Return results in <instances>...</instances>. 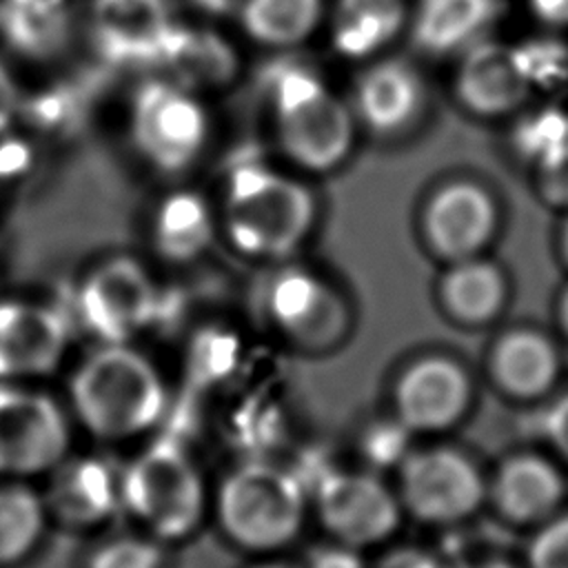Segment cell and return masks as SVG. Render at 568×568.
I'll return each instance as SVG.
<instances>
[{"label": "cell", "mask_w": 568, "mask_h": 568, "mask_svg": "<svg viewBox=\"0 0 568 568\" xmlns=\"http://www.w3.org/2000/svg\"><path fill=\"white\" fill-rule=\"evenodd\" d=\"M78 419L102 439H126L151 428L166 404L155 366L124 342H106L71 377Z\"/></svg>", "instance_id": "cell-1"}, {"label": "cell", "mask_w": 568, "mask_h": 568, "mask_svg": "<svg viewBox=\"0 0 568 568\" xmlns=\"http://www.w3.org/2000/svg\"><path fill=\"white\" fill-rule=\"evenodd\" d=\"M315 200L297 180L262 164L237 166L226 184L224 229L248 257L280 260L311 233Z\"/></svg>", "instance_id": "cell-2"}, {"label": "cell", "mask_w": 568, "mask_h": 568, "mask_svg": "<svg viewBox=\"0 0 568 568\" xmlns=\"http://www.w3.org/2000/svg\"><path fill=\"white\" fill-rule=\"evenodd\" d=\"M275 131L284 153L304 169L331 171L353 146L348 106L304 67H286L271 82Z\"/></svg>", "instance_id": "cell-3"}, {"label": "cell", "mask_w": 568, "mask_h": 568, "mask_svg": "<svg viewBox=\"0 0 568 568\" xmlns=\"http://www.w3.org/2000/svg\"><path fill=\"white\" fill-rule=\"evenodd\" d=\"M304 515L306 495L302 484L275 464H242L226 475L217 493L222 530L248 550L286 546L302 530Z\"/></svg>", "instance_id": "cell-4"}, {"label": "cell", "mask_w": 568, "mask_h": 568, "mask_svg": "<svg viewBox=\"0 0 568 568\" xmlns=\"http://www.w3.org/2000/svg\"><path fill=\"white\" fill-rule=\"evenodd\" d=\"M120 501L155 539H182L204 517L206 488L184 450L158 444L120 475Z\"/></svg>", "instance_id": "cell-5"}, {"label": "cell", "mask_w": 568, "mask_h": 568, "mask_svg": "<svg viewBox=\"0 0 568 568\" xmlns=\"http://www.w3.org/2000/svg\"><path fill=\"white\" fill-rule=\"evenodd\" d=\"M131 135L142 158L173 173L186 169L204 149L209 118L186 87L158 78L144 82L131 104Z\"/></svg>", "instance_id": "cell-6"}, {"label": "cell", "mask_w": 568, "mask_h": 568, "mask_svg": "<svg viewBox=\"0 0 568 568\" xmlns=\"http://www.w3.org/2000/svg\"><path fill=\"white\" fill-rule=\"evenodd\" d=\"M69 422L44 393L0 390V475L29 477L53 470L69 448Z\"/></svg>", "instance_id": "cell-7"}, {"label": "cell", "mask_w": 568, "mask_h": 568, "mask_svg": "<svg viewBox=\"0 0 568 568\" xmlns=\"http://www.w3.org/2000/svg\"><path fill=\"white\" fill-rule=\"evenodd\" d=\"M158 304L149 273L131 257H109L82 282L78 311L84 326L104 342H124L142 331Z\"/></svg>", "instance_id": "cell-8"}, {"label": "cell", "mask_w": 568, "mask_h": 568, "mask_svg": "<svg viewBox=\"0 0 568 568\" xmlns=\"http://www.w3.org/2000/svg\"><path fill=\"white\" fill-rule=\"evenodd\" d=\"M315 508L322 526L337 544L368 548L395 532L402 504L375 475L335 473L320 484Z\"/></svg>", "instance_id": "cell-9"}, {"label": "cell", "mask_w": 568, "mask_h": 568, "mask_svg": "<svg viewBox=\"0 0 568 568\" xmlns=\"http://www.w3.org/2000/svg\"><path fill=\"white\" fill-rule=\"evenodd\" d=\"M484 497L477 468L457 450L428 448L404 459L399 504L424 521H455L470 515Z\"/></svg>", "instance_id": "cell-10"}, {"label": "cell", "mask_w": 568, "mask_h": 568, "mask_svg": "<svg viewBox=\"0 0 568 568\" xmlns=\"http://www.w3.org/2000/svg\"><path fill=\"white\" fill-rule=\"evenodd\" d=\"M266 311L273 324L306 351L331 348L348 331L344 300L320 277L300 268L280 271L271 280Z\"/></svg>", "instance_id": "cell-11"}, {"label": "cell", "mask_w": 568, "mask_h": 568, "mask_svg": "<svg viewBox=\"0 0 568 568\" xmlns=\"http://www.w3.org/2000/svg\"><path fill=\"white\" fill-rule=\"evenodd\" d=\"M175 20L169 0H93L98 49L118 64H158Z\"/></svg>", "instance_id": "cell-12"}, {"label": "cell", "mask_w": 568, "mask_h": 568, "mask_svg": "<svg viewBox=\"0 0 568 568\" xmlns=\"http://www.w3.org/2000/svg\"><path fill=\"white\" fill-rule=\"evenodd\" d=\"M62 315L33 302L0 304V377L27 379L51 373L67 348Z\"/></svg>", "instance_id": "cell-13"}, {"label": "cell", "mask_w": 568, "mask_h": 568, "mask_svg": "<svg viewBox=\"0 0 568 568\" xmlns=\"http://www.w3.org/2000/svg\"><path fill=\"white\" fill-rule=\"evenodd\" d=\"M470 399V384L459 364L446 357H424L410 364L395 386L399 424L433 433L455 424Z\"/></svg>", "instance_id": "cell-14"}, {"label": "cell", "mask_w": 568, "mask_h": 568, "mask_svg": "<svg viewBox=\"0 0 568 568\" xmlns=\"http://www.w3.org/2000/svg\"><path fill=\"white\" fill-rule=\"evenodd\" d=\"M495 202L477 184L455 182L439 189L424 213L430 246L450 260L473 257L493 235Z\"/></svg>", "instance_id": "cell-15"}, {"label": "cell", "mask_w": 568, "mask_h": 568, "mask_svg": "<svg viewBox=\"0 0 568 568\" xmlns=\"http://www.w3.org/2000/svg\"><path fill=\"white\" fill-rule=\"evenodd\" d=\"M530 80L515 49L501 44H477L468 51L457 73L462 102L484 115L517 106L528 93Z\"/></svg>", "instance_id": "cell-16"}, {"label": "cell", "mask_w": 568, "mask_h": 568, "mask_svg": "<svg viewBox=\"0 0 568 568\" xmlns=\"http://www.w3.org/2000/svg\"><path fill=\"white\" fill-rule=\"evenodd\" d=\"M44 504L60 521L69 526H93L109 517L118 504H122L120 477L95 459H62L53 468V481Z\"/></svg>", "instance_id": "cell-17"}, {"label": "cell", "mask_w": 568, "mask_h": 568, "mask_svg": "<svg viewBox=\"0 0 568 568\" xmlns=\"http://www.w3.org/2000/svg\"><path fill=\"white\" fill-rule=\"evenodd\" d=\"M422 80L408 62L382 60L364 71L355 89L359 118L377 133L404 129L422 106Z\"/></svg>", "instance_id": "cell-18"}, {"label": "cell", "mask_w": 568, "mask_h": 568, "mask_svg": "<svg viewBox=\"0 0 568 568\" xmlns=\"http://www.w3.org/2000/svg\"><path fill=\"white\" fill-rule=\"evenodd\" d=\"M404 18V0H337L331 38L342 55L368 58L399 33Z\"/></svg>", "instance_id": "cell-19"}, {"label": "cell", "mask_w": 568, "mask_h": 568, "mask_svg": "<svg viewBox=\"0 0 568 568\" xmlns=\"http://www.w3.org/2000/svg\"><path fill=\"white\" fill-rule=\"evenodd\" d=\"M158 67L169 71V80L193 91L200 87H217L233 78L235 53L211 31L175 27Z\"/></svg>", "instance_id": "cell-20"}, {"label": "cell", "mask_w": 568, "mask_h": 568, "mask_svg": "<svg viewBox=\"0 0 568 568\" xmlns=\"http://www.w3.org/2000/svg\"><path fill=\"white\" fill-rule=\"evenodd\" d=\"M495 9L497 0H419L413 36L422 49L446 53L473 42Z\"/></svg>", "instance_id": "cell-21"}, {"label": "cell", "mask_w": 568, "mask_h": 568, "mask_svg": "<svg viewBox=\"0 0 568 568\" xmlns=\"http://www.w3.org/2000/svg\"><path fill=\"white\" fill-rule=\"evenodd\" d=\"M495 493L501 510L524 521L550 513L561 499L564 484L546 459L521 455L504 464Z\"/></svg>", "instance_id": "cell-22"}, {"label": "cell", "mask_w": 568, "mask_h": 568, "mask_svg": "<svg viewBox=\"0 0 568 568\" xmlns=\"http://www.w3.org/2000/svg\"><path fill=\"white\" fill-rule=\"evenodd\" d=\"M557 368L555 346L535 331H515L495 351V373L515 395L544 393L552 384Z\"/></svg>", "instance_id": "cell-23"}, {"label": "cell", "mask_w": 568, "mask_h": 568, "mask_svg": "<svg viewBox=\"0 0 568 568\" xmlns=\"http://www.w3.org/2000/svg\"><path fill=\"white\" fill-rule=\"evenodd\" d=\"M506 295V284L497 266L466 257L457 260L442 282L446 308L464 322H484L493 317Z\"/></svg>", "instance_id": "cell-24"}, {"label": "cell", "mask_w": 568, "mask_h": 568, "mask_svg": "<svg viewBox=\"0 0 568 568\" xmlns=\"http://www.w3.org/2000/svg\"><path fill=\"white\" fill-rule=\"evenodd\" d=\"M324 0H244V31L266 47H293L320 24Z\"/></svg>", "instance_id": "cell-25"}, {"label": "cell", "mask_w": 568, "mask_h": 568, "mask_svg": "<svg viewBox=\"0 0 568 568\" xmlns=\"http://www.w3.org/2000/svg\"><path fill=\"white\" fill-rule=\"evenodd\" d=\"M47 504L20 484L0 486V566L24 559L44 532Z\"/></svg>", "instance_id": "cell-26"}, {"label": "cell", "mask_w": 568, "mask_h": 568, "mask_svg": "<svg viewBox=\"0 0 568 568\" xmlns=\"http://www.w3.org/2000/svg\"><path fill=\"white\" fill-rule=\"evenodd\" d=\"M213 226L206 204L191 195L178 193L169 197L155 220V240L160 251L173 260L197 255L211 240Z\"/></svg>", "instance_id": "cell-27"}, {"label": "cell", "mask_w": 568, "mask_h": 568, "mask_svg": "<svg viewBox=\"0 0 568 568\" xmlns=\"http://www.w3.org/2000/svg\"><path fill=\"white\" fill-rule=\"evenodd\" d=\"M2 22L22 49L44 51L62 36L64 13L58 0H7Z\"/></svg>", "instance_id": "cell-28"}, {"label": "cell", "mask_w": 568, "mask_h": 568, "mask_svg": "<svg viewBox=\"0 0 568 568\" xmlns=\"http://www.w3.org/2000/svg\"><path fill=\"white\" fill-rule=\"evenodd\" d=\"M517 142L528 158L544 166L568 153V118L559 111L530 115V120L519 126Z\"/></svg>", "instance_id": "cell-29"}, {"label": "cell", "mask_w": 568, "mask_h": 568, "mask_svg": "<svg viewBox=\"0 0 568 568\" xmlns=\"http://www.w3.org/2000/svg\"><path fill=\"white\" fill-rule=\"evenodd\" d=\"M87 568H162V548L155 537L120 535L104 541Z\"/></svg>", "instance_id": "cell-30"}, {"label": "cell", "mask_w": 568, "mask_h": 568, "mask_svg": "<svg viewBox=\"0 0 568 568\" xmlns=\"http://www.w3.org/2000/svg\"><path fill=\"white\" fill-rule=\"evenodd\" d=\"M530 568H568V517L552 521L535 537Z\"/></svg>", "instance_id": "cell-31"}, {"label": "cell", "mask_w": 568, "mask_h": 568, "mask_svg": "<svg viewBox=\"0 0 568 568\" xmlns=\"http://www.w3.org/2000/svg\"><path fill=\"white\" fill-rule=\"evenodd\" d=\"M544 191L557 202H568V153L541 166Z\"/></svg>", "instance_id": "cell-32"}, {"label": "cell", "mask_w": 568, "mask_h": 568, "mask_svg": "<svg viewBox=\"0 0 568 568\" xmlns=\"http://www.w3.org/2000/svg\"><path fill=\"white\" fill-rule=\"evenodd\" d=\"M546 433L552 444L568 457V393L555 402L546 415Z\"/></svg>", "instance_id": "cell-33"}, {"label": "cell", "mask_w": 568, "mask_h": 568, "mask_svg": "<svg viewBox=\"0 0 568 568\" xmlns=\"http://www.w3.org/2000/svg\"><path fill=\"white\" fill-rule=\"evenodd\" d=\"M308 568H364L362 561L355 555V548L348 546H333L313 557V564Z\"/></svg>", "instance_id": "cell-34"}, {"label": "cell", "mask_w": 568, "mask_h": 568, "mask_svg": "<svg viewBox=\"0 0 568 568\" xmlns=\"http://www.w3.org/2000/svg\"><path fill=\"white\" fill-rule=\"evenodd\" d=\"M18 87L7 67L0 62V131H4L11 124L18 111Z\"/></svg>", "instance_id": "cell-35"}, {"label": "cell", "mask_w": 568, "mask_h": 568, "mask_svg": "<svg viewBox=\"0 0 568 568\" xmlns=\"http://www.w3.org/2000/svg\"><path fill=\"white\" fill-rule=\"evenodd\" d=\"M535 16L548 24H568V0H528Z\"/></svg>", "instance_id": "cell-36"}, {"label": "cell", "mask_w": 568, "mask_h": 568, "mask_svg": "<svg viewBox=\"0 0 568 568\" xmlns=\"http://www.w3.org/2000/svg\"><path fill=\"white\" fill-rule=\"evenodd\" d=\"M386 568H435L430 561L422 559V557H413V555H397L388 561Z\"/></svg>", "instance_id": "cell-37"}, {"label": "cell", "mask_w": 568, "mask_h": 568, "mask_svg": "<svg viewBox=\"0 0 568 568\" xmlns=\"http://www.w3.org/2000/svg\"><path fill=\"white\" fill-rule=\"evenodd\" d=\"M470 568H510V566H506L501 561H486V564H475Z\"/></svg>", "instance_id": "cell-38"}, {"label": "cell", "mask_w": 568, "mask_h": 568, "mask_svg": "<svg viewBox=\"0 0 568 568\" xmlns=\"http://www.w3.org/2000/svg\"><path fill=\"white\" fill-rule=\"evenodd\" d=\"M561 313H564V322H566V326H568V291H566L564 302H561Z\"/></svg>", "instance_id": "cell-39"}, {"label": "cell", "mask_w": 568, "mask_h": 568, "mask_svg": "<svg viewBox=\"0 0 568 568\" xmlns=\"http://www.w3.org/2000/svg\"><path fill=\"white\" fill-rule=\"evenodd\" d=\"M253 568H288L284 564H260V566H253Z\"/></svg>", "instance_id": "cell-40"}, {"label": "cell", "mask_w": 568, "mask_h": 568, "mask_svg": "<svg viewBox=\"0 0 568 568\" xmlns=\"http://www.w3.org/2000/svg\"><path fill=\"white\" fill-rule=\"evenodd\" d=\"M564 251L568 255V224H566V231H564Z\"/></svg>", "instance_id": "cell-41"}]
</instances>
